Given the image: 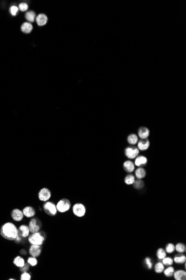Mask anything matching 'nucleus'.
Wrapping results in <instances>:
<instances>
[{"instance_id": "nucleus-1", "label": "nucleus", "mask_w": 186, "mask_h": 280, "mask_svg": "<svg viewBox=\"0 0 186 280\" xmlns=\"http://www.w3.org/2000/svg\"><path fill=\"white\" fill-rule=\"evenodd\" d=\"M1 236L6 239L14 240L19 236L18 229L15 225L11 223L4 224L0 230Z\"/></svg>"}, {"instance_id": "nucleus-2", "label": "nucleus", "mask_w": 186, "mask_h": 280, "mask_svg": "<svg viewBox=\"0 0 186 280\" xmlns=\"http://www.w3.org/2000/svg\"><path fill=\"white\" fill-rule=\"evenodd\" d=\"M57 210L61 213H64L68 211L71 208V203L69 200L68 199H62L57 203L56 205Z\"/></svg>"}, {"instance_id": "nucleus-3", "label": "nucleus", "mask_w": 186, "mask_h": 280, "mask_svg": "<svg viewBox=\"0 0 186 280\" xmlns=\"http://www.w3.org/2000/svg\"><path fill=\"white\" fill-rule=\"evenodd\" d=\"M44 240L45 238L39 232L32 233L29 238V242L31 245H42Z\"/></svg>"}, {"instance_id": "nucleus-4", "label": "nucleus", "mask_w": 186, "mask_h": 280, "mask_svg": "<svg viewBox=\"0 0 186 280\" xmlns=\"http://www.w3.org/2000/svg\"><path fill=\"white\" fill-rule=\"evenodd\" d=\"M43 209L46 214L51 216H55L57 212L55 204L50 201L46 202L44 204Z\"/></svg>"}, {"instance_id": "nucleus-5", "label": "nucleus", "mask_w": 186, "mask_h": 280, "mask_svg": "<svg viewBox=\"0 0 186 280\" xmlns=\"http://www.w3.org/2000/svg\"><path fill=\"white\" fill-rule=\"evenodd\" d=\"M139 150L134 145L128 146L124 150V154L126 157L129 159H133L138 156Z\"/></svg>"}, {"instance_id": "nucleus-6", "label": "nucleus", "mask_w": 186, "mask_h": 280, "mask_svg": "<svg viewBox=\"0 0 186 280\" xmlns=\"http://www.w3.org/2000/svg\"><path fill=\"white\" fill-rule=\"evenodd\" d=\"M73 211L76 216L81 218L85 215V206L81 203H76L73 207Z\"/></svg>"}, {"instance_id": "nucleus-7", "label": "nucleus", "mask_w": 186, "mask_h": 280, "mask_svg": "<svg viewBox=\"0 0 186 280\" xmlns=\"http://www.w3.org/2000/svg\"><path fill=\"white\" fill-rule=\"evenodd\" d=\"M51 193L49 189L43 188L41 189L38 194L39 199L42 201H47L50 199Z\"/></svg>"}, {"instance_id": "nucleus-8", "label": "nucleus", "mask_w": 186, "mask_h": 280, "mask_svg": "<svg viewBox=\"0 0 186 280\" xmlns=\"http://www.w3.org/2000/svg\"><path fill=\"white\" fill-rule=\"evenodd\" d=\"M137 148L139 150L145 151L148 149L150 147V141L148 138L147 139H140L138 140L137 143Z\"/></svg>"}, {"instance_id": "nucleus-9", "label": "nucleus", "mask_w": 186, "mask_h": 280, "mask_svg": "<svg viewBox=\"0 0 186 280\" xmlns=\"http://www.w3.org/2000/svg\"><path fill=\"white\" fill-rule=\"evenodd\" d=\"M39 220L36 218H34L31 220L29 225V230L30 232L31 233H35L39 232L40 230V223H39Z\"/></svg>"}, {"instance_id": "nucleus-10", "label": "nucleus", "mask_w": 186, "mask_h": 280, "mask_svg": "<svg viewBox=\"0 0 186 280\" xmlns=\"http://www.w3.org/2000/svg\"><path fill=\"white\" fill-rule=\"evenodd\" d=\"M42 246L39 245H32L29 250L30 255L34 257H37L41 255Z\"/></svg>"}, {"instance_id": "nucleus-11", "label": "nucleus", "mask_w": 186, "mask_h": 280, "mask_svg": "<svg viewBox=\"0 0 186 280\" xmlns=\"http://www.w3.org/2000/svg\"><path fill=\"white\" fill-rule=\"evenodd\" d=\"M150 135V130L147 127H141L138 130V136L140 139L148 138Z\"/></svg>"}, {"instance_id": "nucleus-12", "label": "nucleus", "mask_w": 186, "mask_h": 280, "mask_svg": "<svg viewBox=\"0 0 186 280\" xmlns=\"http://www.w3.org/2000/svg\"><path fill=\"white\" fill-rule=\"evenodd\" d=\"M148 162V159L144 156H138L135 158L134 164L138 167H143L146 166Z\"/></svg>"}, {"instance_id": "nucleus-13", "label": "nucleus", "mask_w": 186, "mask_h": 280, "mask_svg": "<svg viewBox=\"0 0 186 280\" xmlns=\"http://www.w3.org/2000/svg\"><path fill=\"white\" fill-rule=\"evenodd\" d=\"M30 233V230L29 226L26 225H22L18 229L19 236L21 238H26L29 236Z\"/></svg>"}, {"instance_id": "nucleus-14", "label": "nucleus", "mask_w": 186, "mask_h": 280, "mask_svg": "<svg viewBox=\"0 0 186 280\" xmlns=\"http://www.w3.org/2000/svg\"><path fill=\"white\" fill-rule=\"evenodd\" d=\"M24 214L19 209H14L11 212V217L15 221H20L24 218Z\"/></svg>"}, {"instance_id": "nucleus-15", "label": "nucleus", "mask_w": 186, "mask_h": 280, "mask_svg": "<svg viewBox=\"0 0 186 280\" xmlns=\"http://www.w3.org/2000/svg\"><path fill=\"white\" fill-rule=\"evenodd\" d=\"M123 169L128 173H131L135 169V164L131 161H126L123 163Z\"/></svg>"}, {"instance_id": "nucleus-16", "label": "nucleus", "mask_w": 186, "mask_h": 280, "mask_svg": "<svg viewBox=\"0 0 186 280\" xmlns=\"http://www.w3.org/2000/svg\"><path fill=\"white\" fill-rule=\"evenodd\" d=\"M24 215L27 218H31L35 216L36 214L35 210L32 206H26L23 211Z\"/></svg>"}, {"instance_id": "nucleus-17", "label": "nucleus", "mask_w": 186, "mask_h": 280, "mask_svg": "<svg viewBox=\"0 0 186 280\" xmlns=\"http://www.w3.org/2000/svg\"><path fill=\"white\" fill-rule=\"evenodd\" d=\"M36 21L39 26H44L47 22V17L45 14H39L36 18Z\"/></svg>"}, {"instance_id": "nucleus-18", "label": "nucleus", "mask_w": 186, "mask_h": 280, "mask_svg": "<svg viewBox=\"0 0 186 280\" xmlns=\"http://www.w3.org/2000/svg\"><path fill=\"white\" fill-rule=\"evenodd\" d=\"M174 277L176 280H186V272L183 270H178L174 273Z\"/></svg>"}, {"instance_id": "nucleus-19", "label": "nucleus", "mask_w": 186, "mask_h": 280, "mask_svg": "<svg viewBox=\"0 0 186 280\" xmlns=\"http://www.w3.org/2000/svg\"><path fill=\"white\" fill-rule=\"evenodd\" d=\"M127 142L131 145H134L138 143V136L136 134H131L127 137Z\"/></svg>"}, {"instance_id": "nucleus-20", "label": "nucleus", "mask_w": 186, "mask_h": 280, "mask_svg": "<svg viewBox=\"0 0 186 280\" xmlns=\"http://www.w3.org/2000/svg\"><path fill=\"white\" fill-rule=\"evenodd\" d=\"M146 169L143 167H138L135 171V176L137 179H141L146 177Z\"/></svg>"}, {"instance_id": "nucleus-21", "label": "nucleus", "mask_w": 186, "mask_h": 280, "mask_svg": "<svg viewBox=\"0 0 186 280\" xmlns=\"http://www.w3.org/2000/svg\"><path fill=\"white\" fill-rule=\"evenodd\" d=\"M186 256L182 253L175 255L173 261L177 264H183L186 263Z\"/></svg>"}, {"instance_id": "nucleus-22", "label": "nucleus", "mask_w": 186, "mask_h": 280, "mask_svg": "<svg viewBox=\"0 0 186 280\" xmlns=\"http://www.w3.org/2000/svg\"><path fill=\"white\" fill-rule=\"evenodd\" d=\"M21 31L25 33H30L32 30L33 27L32 24L30 22H24L21 26Z\"/></svg>"}, {"instance_id": "nucleus-23", "label": "nucleus", "mask_w": 186, "mask_h": 280, "mask_svg": "<svg viewBox=\"0 0 186 280\" xmlns=\"http://www.w3.org/2000/svg\"><path fill=\"white\" fill-rule=\"evenodd\" d=\"M136 181L135 179V176L131 174H129L126 176V177L124 178V182L128 185H131L133 184Z\"/></svg>"}, {"instance_id": "nucleus-24", "label": "nucleus", "mask_w": 186, "mask_h": 280, "mask_svg": "<svg viewBox=\"0 0 186 280\" xmlns=\"http://www.w3.org/2000/svg\"><path fill=\"white\" fill-rule=\"evenodd\" d=\"M25 17L27 20L29 21L30 22H33L35 20V13L32 11H28L26 14Z\"/></svg>"}, {"instance_id": "nucleus-25", "label": "nucleus", "mask_w": 186, "mask_h": 280, "mask_svg": "<svg viewBox=\"0 0 186 280\" xmlns=\"http://www.w3.org/2000/svg\"><path fill=\"white\" fill-rule=\"evenodd\" d=\"M14 263L18 267H21L25 265V260L20 256H17L14 260Z\"/></svg>"}, {"instance_id": "nucleus-26", "label": "nucleus", "mask_w": 186, "mask_h": 280, "mask_svg": "<svg viewBox=\"0 0 186 280\" xmlns=\"http://www.w3.org/2000/svg\"><path fill=\"white\" fill-rule=\"evenodd\" d=\"M133 187H134V189H136V190H141L144 187V181L141 179H138L137 180H136L134 183H133Z\"/></svg>"}, {"instance_id": "nucleus-27", "label": "nucleus", "mask_w": 186, "mask_h": 280, "mask_svg": "<svg viewBox=\"0 0 186 280\" xmlns=\"http://www.w3.org/2000/svg\"><path fill=\"white\" fill-rule=\"evenodd\" d=\"M163 272H164V274L166 276V277H171L174 275V273H175V268L173 267L169 266L167 268L164 269L163 271Z\"/></svg>"}, {"instance_id": "nucleus-28", "label": "nucleus", "mask_w": 186, "mask_h": 280, "mask_svg": "<svg viewBox=\"0 0 186 280\" xmlns=\"http://www.w3.org/2000/svg\"><path fill=\"white\" fill-rule=\"evenodd\" d=\"M164 270V266L162 263V262H159L156 263L154 267V271L157 273H161L163 272Z\"/></svg>"}, {"instance_id": "nucleus-29", "label": "nucleus", "mask_w": 186, "mask_h": 280, "mask_svg": "<svg viewBox=\"0 0 186 280\" xmlns=\"http://www.w3.org/2000/svg\"><path fill=\"white\" fill-rule=\"evenodd\" d=\"M167 255L165 250L162 248H159L157 251V256L159 260H163Z\"/></svg>"}, {"instance_id": "nucleus-30", "label": "nucleus", "mask_w": 186, "mask_h": 280, "mask_svg": "<svg viewBox=\"0 0 186 280\" xmlns=\"http://www.w3.org/2000/svg\"><path fill=\"white\" fill-rule=\"evenodd\" d=\"M175 250L178 253H183L186 251V245L181 243H177L175 246Z\"/></svg>"}, {"instance_id": "nucleus-31", "label": "nucleus", "mask_w": 186, "mask_h": 280, "mask_svg": "<svg viewBox=\"0 0 186 280\" xmlns=\"http://www.w3.org/2000/svg\"><path fill=\"white\" fill-rule=\"evenodd\" d=\"M162 260V263L165 266H170L173 263V260L170 257H165Z\"/></svg>"}, {"instance_id": "nucleus-32", "label": "nucleus", "mask_w": 186, "mask_h": 280, "mask_svg": "<svg viewBox=\"0 0 186 280\" xmlns=\"http://www.w3.org/2000/svg\"><path fill=\"white\" fill-rule=\"evenodd\" d=\"M175 250V245L172 243H168L166 245V252L168 253H172Z\"/></svg>"}, {"instance_id": "nucleus-33", "label": "nucleus", "mask_w": 186, "mask_h": 280, "mask_svg": "<svg viewBox=\"0 0 186 280\" xmlns=\"http://www.w3.org/2000/svg\"><path fill=\"white\" fill-rule=\"evenodd\" d=\"M27 263L31 266H35L37 264V260L36 257H30L27 260Z\"/></svg>"}, {"instance_id": "nucleus-34", "label": "nucleus", "mask_w": 186, "mask_h": 280, "mask_svg": "<svg viewBox=\"0 0 186 280\" xmlns=\"http://www.w3.org/2000/svg\"><path fill=\"white\" fill-rule=\"evenodd\" d=\"M19 11V8L16 6H12L10 8V12L12 16H16Z\"/></svg>"}, {"instance_id": "nucleus-35", "label": "nucleus", "mask_w": 186, "mask_h": 280, "mask_svg": "<svg viewBox=\"0 0 186 280\" xmlns=\"http://www.w3.org/2000/svg\"><path fill=\"white\" fill-rule=\"evenodd\" d=\"M144 261H145V263H146L147 268L149 270H151V268H152V266H153V263H152V262L151 258H149V257H147Z\"/></svg>"}, {"instance_id": "nucleus-36", "label": "nucleus", "mask_w": 186, "mask_h": 280, "mask_svg": "<svg viewBox=\"0 0 186 280\" xmlns=\"http://www.w3.org/2000/svg\"><path fill=\"white\" fill-rule=\"evenodd\" d=\"M31 278V275L27 272L22 273V274L21 276V280H30Z\"/></svg>"}, {"instance_id": "nucleus-37", "label": "nucleus", "mask_w": 186, "mask_h": 280, "mask_svg": "<svg viewBox=\"0 0 186 280\" xmlns=\"http://www.w3.org/2000/svg\"><path fill=\"white\" fill-rule=\"evenodd\" d=\"M19 7L21 11H26L27 10L29 6H28V5L26 3H21L19 6Z\"/></svg>"}, {"instance_id": "nucleus-38", "label": "nucleus", "mask_w": 186, "mask_h": 280, "mask_svg": "<svg viewBox=\"0 0 186 280\" xmlns=\"http://www.w3.org/2000/svg\"><path fill=\"white\" fill-rule=\"evenodd\" d=\"M29 267H30L29 264L28 263H25V265H24L22 267H20V270L21 272H22V273L27 272L29 270Z\"/></svg>"}]
</instances>
